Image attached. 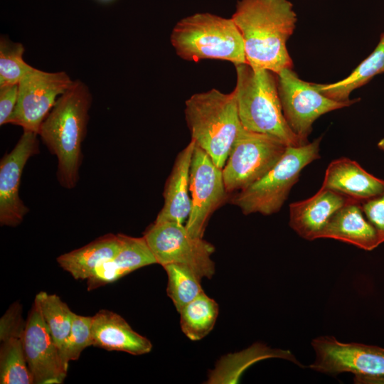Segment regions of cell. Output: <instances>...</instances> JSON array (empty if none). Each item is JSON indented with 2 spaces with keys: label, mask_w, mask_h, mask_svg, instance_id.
<instances>
[{
  "label": "cell",
  "mask_w": 384,
  "mask_h": 384,
  "mask_svg": "<svg viewBox=\"0 0 384 384\" xmlns=\"http://www.w3.org/2000/svg\"><path fill=\"white\" fill-rule=\"evenodd\" d=\"M231 18L242 36L247 64L276 74L292 68L287 42L297 18L289 0H240Z\"/></svg>",
  "instance_id": "obj_1"
},
{
  "label": "cell",
  "mask_w": 384,
  "mask_h": 384,
  "mask_svg": "<svg viewBox=\"0 0 384 384\" xmlns=\"http://www.w3.org/2000/svg\"><path fill=\"white\" fill-rule=\"evenodd\" d=\"M91 102L87 86L80 80H73L56 100L39 129L43 144L58 159V180L68 189L74 188L79 180L81 147Z\"/></svg>",
  "instance_id": "obj_2"
},
{
  "label": "cell",
  "mask_w": 384,
  "mask_h": 384,
  "mask_svg": "<svg viewBox=\"0 0 384 384\" xmlns=\"http://www.w3.org/2000/svg\"><path fill=\"white\" fill-rule=\"evenodd\" d=\"M239 117L250 131L275 137L289 146L306 144L292 130L282 109L277 74L247 63L235 65Z\"/></svg>",
  "instance_id": "obj_3"
},
{
  "label": "cell",
  "mask_w": 384,
  "mask_h": 384,
  "mask_svg": "<svg viewBox=\"0 0 384 384\" xmlns=\"http://www.w3.org/2000/svg\"><path fill=\"white\" fill-rule=\"evenodd\" d=\"M184 113L191 140L223 169L242 128L235 91L193 94L185 102Z\"/></svg>",
  "instance_id": "obj_4"
},
{
  "label": "cell",
  "mask_w": 384,
  "mask_h": 384,
  "mask_svg": "<svg viewBox=\"0 0 384 384\" xmlns=\"http://www.w3.org/2000/svg\"><path fill=\"white\" fill-rule=\"evenodd\" d=\"M171 43L185 60H227L247 63L242 36L232 18L198 13L180 20L174 27Z\"/></svg>",
  "instance_id": "obj_5"
},
{
  "label": "cell",
  "mask_w": 384,
  "mask_h": 384,
  "mask_svg": "<svg viewBox=\"0 0 384 384\" xmlns=\"http://www.w3.org/2000/svg\"><path fill=\"white\" fill-rule=\"evenodd\" d=\"M321 137L299 146H287L277 164L257 181L232 198L245 215L277 213L287 199L303 169L319 159Z\"/></svg>",
  "instance_id": "obj_6"
},
{
  "label": "cell",
  "mask_w": 384,
  "mask_h": 384,
  "mask_svg": "<svg viewBox=\"0 0 384 384\" xmlns=\"http://www.w3.org/2000/svg\"><path fill=\"white\" fill-rule=\"evenodd\" d=\"M315 360L309 368L331 375L351 373L356 383L384 384V348L359 343H343L332 336L311 341Z\"/></svg>",
  "instance_id": "obj_7"
},
{
  "label": "cell",
  "mask_w": 384,
  "mask_h": 384,
  "mask_svg": "<svg viewBox=\"0 0 384 384\" xmlns=\"http://www.w3.org/2000/svg\"><path fill=\"white\" fill-rule=\"evenodd\" d=\"M288 146L278 138L241 129L223 168L228 193L251 185L280 159Z\"/></svg>",
  "instance_id": "obj_8"
},
{
  "label": "cell",
  "mask_w": 384,
  "mask_h": 384,
  "mask_svg": "<svg viewBox=\"0 0 384 384\" xmlns=\"http://www.w3.org/2000/svg\"><path fill=\"white\" fill-rule=\"evenodd\" d=\"M143 237L156 263L162 267L171 263L186 265L202 279H210L215 274V264L210 258L214 246L203 238L192 236L183 224L154 222Z\"/></svg>",
  "instance_id": "obj_9"
},
{
  "label": "cell",
  "mask_w": 384,
  "mask_h": 384,
  "mask_svg": "<svg viewBox=\"0 0 384 384\" xmlns=\"http://www.w3.org/2000/svg\"><path fill=\"white\" fill-rule=\"evenodd\" d=\"M277 89L284 118L292 130L305 144L314 122L321 115L348 107L358 99L338 102L321 94L314 83L299 78L292 68L277 74Z\"/></svg>",
  "instance_id": "obj_10"
},
{
  "label": "cell",
  "mask_w": 384,
  "mask_h": 384,
  "mask_svg": "<svg viewBox=\"0 0 384 384\" xmlns=\"http://www.w3.org/2000/svg\"><path fill=\"white\" fill-rule=\"evenodd\" d=\"M73 82L64 71L48 73L31 66L18 84V100L9 124L38 134L57 96L62 95Z\"/></svg>",
  "instance_id": "obj_11"
},
{
  "label": "cell",
  "mask_w": 384,
  "mask_h": 384,
  "mask_svg": "<svg viewBox=\"0 0 384 384\" xmlns=\"http://www.w3.org/2000/svg\"><path fill=\"white\" fill-rule=\"evenodd\" d=\"M189 191L191 210L185 226L192 236L203 238L208 220L229 193L225 186L223 169L196 144L190 169Z\"/></svg>",
  "instance_id": "obj_12"
},
{
  "label": "cell",
  "mask_w": 384,
  "mask_h": 384,
  "mask_svg": "<svg viewBox=\"0 0 384 384\" xmlns=\"http://www.w3.org/2000/svg\"><path fill=\"white\" fill-rule=\"evenodd\" d=\"M38 134L23 131L19 140L0 161V224L16 227L29 209L19 196L21 178L28 160L39 152Z\"/></svg>",
  "instance_id": "obj_13"
},
{
  "label": "cell",
  "mask_w": 384,
  "mask_h": 384,
  "mask_svg": "<svg viewBox=\"0 0 384 384\" xmlns=\"http://www.w3.org/2000/svg\"><path fill=\"white\" fill-rule=\"evenodd\" d=\"M24 351L28 367L36 384H61L68 367L63 363L43 319L39 305L34 300L26 321Z\"/></svg>",
  "instance_id": "obj_14"
},
{
  "label": "cell",
  "mask_w": 384,
  "mask_h": 384,
  "mask_svg": "<svg viewBox=\"0 0 384 384\" xmlns=\"http://www.w3.org/2000/svg\"><path fill=\"white\" fill-rule=\"evenodd\" d=\"M26 321L19 302L12 304L0 319V383L32 384L24 351Z\"/></svg>",
  "instance_id": "obj_15"
},
{
  "label": "cell",
  "mask_w": 384,
  "mask_h": 384,
  "mask_svg": "<svg viewBox=\"0 0 384 384\" xmlns=\"http://www.w3.org/2000/svg\"><path fill=\"white\" fill-rule=\"evenodd\" d=\"M351 200L343 194L321 187L311 197L289 206V225L305 240L319 239L333 214Z\"/></svg>",
  "instance_id": "obj_16"
},
{
  "label": "cell",
  "mask_w": 384,
  "mask_h": 384,
  "mask_svg": "<svg viewBox=\"0 0 384 384\" xmlns=\"http://www.w3.org/2000/svg\"><path fill=\"white\" fill-rule=\"evenodd\" d=\"M92 346L139 356L149 353L151 341L136 332L118 314L102 309L92 316Z\"/></svg>",
  "instance_id": "obj_17"
},
{
  "label": "cell",
  "mask_w": 384,
  "mask_h": 384,
  "mask_svg": "<svg viewBox=\"0 0 384 384\" xmlns=\"http://www.w3.org/2000/svg\"><path fill=\"white\" fill-rule=\"evenodd\" d=\"M321 187L362 203L384 191V180L367 172L356 161L341 157L328 165Z\"/></svg>",
  "instance_id": "obj_18"
},
{
  "label": "cell",
  "mask_w": 384,
  "mask_h": 384,
  "mask_svg": "<svg viewBox=\"0 0 384 384\" xmlns=\"http://www.w3.org/2000/svg\"><path fill=\"white\" fill-rule=\"evenodd\" d=\"M195 142L191 140L176 157L164 191V206L154 222H176L183 224L191 210L189 196L190 169Z\"/></svg>",
  "instance_id": "obj_19"
},
{
  "label": "cell",
  "mask_w": 384,
  "mask_h": 384,
  "mask_svg": "<svg viewBox=\"0 0 384 384\" xmlns=\"http://www.w3.org/2000/svg\"><path fill=\"white\" fill-rule=\"evenodd\" d=\"M319 238H331L371 251L381 244L378 233L364 215L361 203L348 201L331 217Z\"/></svg>",
  "instance_id": "obj_20"
},
{
  "label": "cell",
  "mask_w": 384,
  "mask_h": 384,
  "mask_svg": "<svg viewBox=\"0 0 384 384\" xmlns=\"http://www.w3.org/2000/svg\"><path fill=\"white\" fill-rule=\"evenodd\" d=\"M119 235L121 247L118 253L95 270L87 279L88 291L112 283L137 269L156 263L144 237Z\"/></svg>",
  "instance_id": "obj_21"
},
{
  "label": "cell",
  "mask_w": 384,
  "mask_h": 384,
  "mask_svg": "<svg viewBox=\"0 0 384 384\" xmlns=\"http://www.w3.org/2000/svg\"><path fill=\"white\" fill-rule=\"evenodd\" d=\"M121 247L119 235L109 233L87 245L60 255V267L75 279H87L103 262L113 258Z\"/></svg>",
  "instance_id": "obj_22"
},
{
  "label": "cell",
  "mask_w": 384,
  "mask_h": 384,
  "mask_svg": "<svg viewBox=\"0 0 384 384\" xmlns=\"http://www.w3.org/2000/svg\"><path fill=\"white\" fill-rule=\"evenodd\" d=\"M270 358L285 359L303 367L289 351L271 348L262 343H256L240 352L222 357L216 363L215 368L210 371L206 383H238L245 369L260 360Z\"/></svg>",
  "instance_id": "obj_23"
},
{
  "label": "cell",
  "mask_w": 384,
  "mask_h": 384,
  "mask_svg": "<svg viewBox=\"0 0 384 384\" xmlns=\"http://www.w3.org/2000/svg\"><path fill=\"white\" fill-rule=\"evenodd\" d=\"M384 73V32L374 50L346 78L330 84L314 83L326 97L338 102L350 100V94L368 83L375 75Z\"/></svg>",
  "instance_id": "obj_24"
},
{
  "label": "cell",
  "mask_w": 384,
  "mask_h": 384,
  "mask_svg": "<svg viewBox=\"0 0 384 384\" xmlns=\"http://www.w3.org/2000/svg\"><path fill=\"white\" fill-rule=\"evenodd\" d=\"M183 334L192 341H199L213 329L218 315L216 302L203 292L178 311Z\"/></svg>",
  "instance_id": "obj_25"
},
{
  "label": "cell",
  "mask_w": 384,
  "mask_h": 384,
  "mask_svg": "<svg viewBox=\"0 0 384 384\" xmlns=\"http://www.w3.org/2000/svg\"><path fill=\"white\" fill-rule=\"evenodd\" d=\"M35 300L62 358L71 330L73 312L56 294L42 291L36 294Z\"/></svg>",
  "instance_id": "obj_26"
},
{
  "label": "cell",
  "mask_w": 384,
  "mask_h": 384,
  "mask_svg": "<svg viewBox=\"0 0 384 384\" xmlns=\"http://www.w3.org/2000/svg\"><path fill=\"white\" fill-rule=\"evenodd\" d=\"M163 267L168 277L167 294L178 312L204 292L201 285L202 278L189 267L171 263Z\"/></svg>",
  "instance_id": "obj_27"
},
{
  "label": "cell",
  "mask_w": 384,
  "mask_h": 384,
  "mask_svg": "<svg viewBox=\"0 0 384 384\" xmlns=\"http://www.w3.org/2000/svg\"><path fill=\"white\" fill-rule=\"evenodd\" d=\"M25 51L21 43H14L6 37L0 39V87L18 84L31 65L26 63Z\"/></svg>",
  "instance_id": "obj_28"
},
{
  "label": "cell",
  "mask_w": 384,
  "mask_h": 384,
  "mask_svg": "<svg viewBox=\"0 0 384 384\" xmlns=\"http://www.w3.org/2000/svg\"><path fill=\"white\" fill-rule=\"evenodd\" d=\"M92 319L73 312L70 336L62 355L63 362L68 368L70 361L78 360L85 348L92 346Z\"/></svg>",
  "instance_id": "obj_29"
},
{
  "label": "cell",
  "mask_w": 384,
  "mask_h": 384,
  "mask_svg": "<svg viewBox=\"0 0 384 384\" xmlns=\"http://www.w3.org/2000/svg\"><path fill=\"white\" fill-rule=\"evenodd\" d=\"M364 215L376 230L380 241L384 242V191L361 203Z\"/></svg>",
  "instance_id": "obj_30"
},
{
  "label": "cell",
  "mask_w": 384,
  "mask_h": 384,
  "mask_svg": "<svg viewBox=\"0 0 384 384\" xmlns=\"http://www.w3.org/2000/svg\"><path fill=\"white\" fill-rule=\"evenodd\" d=\"M18 95V85L0 87V125L9 124L15 110Z\"/></svg>",
  "instance_id": "obj_31"
},
{
  "label": "cell",
  "mask_w": 384,
  "mask_h": 384,
  "mask_svg": "<svg viewBox=\"0 0 384 384\" xmlns=\"http://www.w3.org/2000/svg\"><path fill=\"white\" fill-rule=\"evenodd\" d=\"M378 147L384 151V138L380 139L378 143Z\"/></svg>",
  "instance_id": "obj_32"
}]
</instances>
